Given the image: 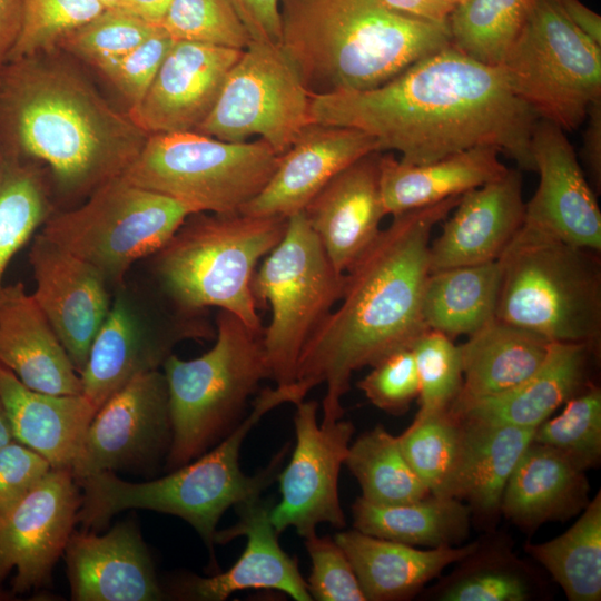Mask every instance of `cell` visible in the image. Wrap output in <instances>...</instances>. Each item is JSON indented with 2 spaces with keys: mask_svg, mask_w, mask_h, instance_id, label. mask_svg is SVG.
I'll list each match as a JSON object with an SVG mask.
<instances>
[{
  "mask_svg": "<svg viewBox=\"0 0 601 601\" xmlns=\"http://www.w3.org/2000/svg\"><path fill=\"white\" fill-rule=\"evenodd\" d=\"M311 118L364 131L380 152L397 151L406 164L489 146L534 170L531 136L540 118L513 92L500 66L453 43L373 89L312 93Z\"/></svg>",
  "mask_w": 601,
  "mask_h": 601,
  "instance_id": "obj_1",
  "label": "cell"
},
{
  "mask_svg": "<svg viewBox=\"0 0 601 601\" xmlns=\"http://www.w3.org/2000/svg\"><path fill=\"white\" fill-rule=\"evenodd\" d=\"M460 196L393 216L385 229L345 272L339 304L304 345L295 378V404L325 385L322 424L344 414L342 398L354 371L411 347L427 327L423 297L430 275L431 236Z\"/></svg>",
  "mask_w": 601,
  "mask_h": 601,
  "instance_id": "obj_2",
  "label": "cell"
},
{
  "mask_svg": "<svg viewBox=\"0 0 601 601\" xmlns=\"http://www.w3.org/2000/svg\"><path fill=\"white\" fill-rule=\"evenodd\" d=\"M0 80L20 149L46 162L66 195H90L121 176L148 135L75 69L37 57L12 61Z\"/></svg>",
  "mask_w": 601,
  "mask_h": 601,
  "instance_id": "obj_3",
  "label": "cell"
},
{
  "mask_svg": "<svg viewBox=\"0 0 601 601\" xmlns=\"http://www.w3.org/2000/svg\"><path fill=\"white\" fill-rule=\"evenodd\" d=\"M280 47L312 93L363 91L452 43L449 22L383 0H280Z\"/></svg>",
  "mask_w": 601,
  "mask_h": 601,
  "instance_id": "obj_4",
  "label": "cell"
},
{
  "mask_svg": "<svg viewBox=\"0 0 601 601\" xmlns=\"http://www.w3.org/2000/svg\"><path fill=\"white\" fill-rule=\"evenodd\" d=\"M287 224L283 216L189 215L152 255L162 292L185 314L218 307L263 331L252 282L258 260L283 239Z\"/></svg>",
  "mask_w": 601,
  "mask_h": 601,
  "instance_id": "obj_5",
  "label": "cell"
},
{
  "mask_svg": "<svg viewBox=\"0 0 601 601\" xmlns=\"http://www.w3.org/2000/svg\"><path fill=\"white\" fill-rule=\"evenodd\" d=\"M495 317L550 342L601 339L600 253L522 226L500 258Z\"/></svg>",
  "mask_w": 601,
  "mask_h": 601,
  "instance_id": "obj_6",
  "label": "cell"
},
{
  "mask_svg": "<svg viewBox=\"0 0 601 601\" xmlns=\"http://www.w3.org/2000/svg\"><path fill=\"white\" fill-rule=\"evenodd\" d=\"M216 342L199 357L171 354L162 364L168 390L171 441L167 467L178 469L204 454L238 424L247 400L269 370L263 331L219 309Z\"/></svg>",
  "mask_w": 601,
  "mask_h": 601,
  "instance_id": "obj_7",
  "label": "cell"
},
{
  "mask_svg": "<svg viewBox=\"0 0 601 601\" xmlns=\"http://www.w3.org/2000/svg\"><path fill=\"white\" fill-rule=\"evenodd\" d=\"M280 155L265 140L231 142L197 131L149 135L122 174L194 214H236L268 183Z\"/></svg>",
  "mask_w": 601,
  "mask_h": 601,
  "instance_id": "obj_8",
  "label": "cell"
},
{
  "mask_svg": "<svg viewBox=\"0 0 601 601\" xmlns=\"http://www.w3.org/2000/svg\"><path fill=\"white\" fill-rule=\"evenodd\" d=\"M191 214L181 203L121 175L93 190L83 205L48 218L41 233L117 289L129 268L158 252Z\"/></svg>",
  "mask_w": 601,
  "mask_h": 601,
  "instance_id": "obj_9",
  "label": "cell"
},
{
  "mask_svg": "<svg viewBox=\"0 0 601 601\" xmlns=\"http://www.w3.org/2000/svg\"><path fill=\"white\" fill-rule=\"evenodd\" d=\"M345 273L329 260L303 211L288 217L283 239L268 254L252 289L256 303H268L272 317L263 329L269 378L292 384L309 336L341 299Z\"/></svg>",
  "mask_w": 601,
  "mask_h": 601,
  "instance_id": "obj_10",
  "label": "cell"
},
{
  "mask_svg": "<svg viewBox=\"0 0 601 601\" xmlns=\"http://www.w3.org/2000/svg\"><path fill=\"white\" fill-rule=\"evenodd\" d=\"M500 67L513 92L564 131L577 129L601 99V46L551 0H538Z\"/></svg>",
  "mask_w": 601,
  "mask_h": 601,
  "instance_id": "obj_11",
  "label": "cell"
},
{
  "mask_svg": "<svg viewBox=\"0 0 601 601\" xmlns=\"http://www.w3.org/2000/svg\"><path fill=\"white\" fill-rule=\"evenodd\" d=\"M312 92L280 46L250 41L195 131L224 141L253 136L283 155L312 122Z\"/></svg>",
  "mask_w": 601,
  "mask_h": 601,
  "instance_id": "obj_12",
  "label": "cell"
},
{
  "mask_svg": "<svg viewBox=\"0 0 601 601\" xmlns=\"http://www.w3.org/2000/svg\"><path fill=\"white\" fill-rule=\"evenodd\" d=\"M205 328L196 315L147 311L124 284L90 346L81 394L98 410L130 380L162 366L178 342L208 337Z\"/></svg>",
  "mask_w": 601,
  "mask_h": 601,
  "instance_id": "obj_13",
  "label": "cell"
},
{
  "mask_svg": "<svg viewBox=\"0 0 601 601\" xmlns=\"http://www.w3.org/2000/svg\"><path fill=\"white\" fill-rule=\"evenodd\" d=\"M295 405L296 443L289 463L278 475L280 501L272 506L269 516L279 534L292 526L305 539L316 533L321 523L338 529L346 525L338 476L355 428L342 418L318 424L314 400Z\"/></svg>",
  "mask_w": 601,
  "mask_h": 601,
  "instance_id": "obj_14",
  "label": "cell"
},
{
  "mask_svg": "<svg viewBox=\"0 0 601 601\" xmlns=\"http://www.w3.org/2000/svg\"><path fill=\"white\" fill-rule=\"evenodd\" d=\"M171 441L168 390L159 370L142 373L96 411L71 466L76 481L101 472L145 466Z\"/></svg>",
  "mask_w": 601,
  "mask_h": 601,
  "instance_id": "obj_15",
  "label": "cell"
},
{
  "mask_svg": "<svg viewBox=\"0 0 601 601\" xmlns=\"http://www.w3.org/2000/svg\"><path fill=\"white\" fill-rule=\"evenodd\" d=\"M81 502L70 469H50L0 515V583L14 571L13 593L49 582L77 523Z\"/></svg>",
  "mask_w": 601,
  "mask_h": 601,
  "instance_id": "obj_16",
  "label": "cell"
},
{
  "mask_svg": "<svg viewBox=\"0 0 601 601\" xmlns=\"http://www.w3.org/2000/svg\"><path fill=\"white\" fill-rule=\"evenodd\" d=\"M539 186L525 203L524 226L575 247L601 252V211L564 130L539 119L531 136Z\"/></svg>",
  "mask_w": 601,
  "mask_h": 601,
  "instance_id": "obj_17",
  "label": "cell"
},
{
  "mask_svg": "<svg viewBox=\"0 0 601 601\" xmlns=\"http://www.w3.org/2000/svg\"><path fill=\"white\" fill-rule=\"evenodd\" d=\"M29 259L36 280L32 296L80 375L110 308V287L95 267L42 233L35 237Z\"/></svg>",
  "mask_w": 601,
  "mask_h": 601,
  "instance_id": "obj_18",
  "label": "cell"
},
{
  "mask_svg": "<svg viewBox=\"0 0 601 601\" xmlns=\"http://www.w3.org/2000/svg\"><path fill=\"white\" fill-rule=\"evenodd\" d=\"M243 50L175 41L142 99L128 116L148 136L191 131L207 118Z\"/></svg>",
  "mask_w": 601,
  "mask_h": 601,
  "instance_id": "obj_19",
  "label": "cell"
},
{
  "mask_svg": "<svg viewBox=\"0 0 601 601\" xmlns=\"http://www.w3.org/2000/svg\"><path fill=\"white\" fill-rule=\"evenodd\" d=\"M272 501L260 497L236 506L238 522L217 531L215 543H227L236 536H246V546L239 559L224 572L203 578L181 579L175 591L186 600L223 601L236 591L247 589L277 590L296 601L313 600L298 563L279 545V533L270 521Z\"/></svg>",
  "mask_w": 601,
  "mask_h": 601,
  "instance_id": "obj_20",
  "label": "cell"
},
{
  "mask_svg": "<svg viewBox=\"0 0 601 601\" xmlns=\"http://www.w3.org/2000/svg\"><path fill=\"white\" fill-rule=\"evenodd\" d=\"M377 150L376 140L355 128L311 124L280 155L265 187L239 213L289 217L300 213L344 168Z\"/></svg>",
  "mask_w": 601,
  "mask_h": 601,
  "instance_id": "obj_21",
  "label": "cell"
},
{
  "mask_svg": "<svg viewBox=\"0 0 601 601\" xmlns=\"http://www.w3.org/2000/svg\"><path fill=\"white\" fill-rule=\"evenodd\" d=\"M63 555L75 601H158L165 597L132 522L117 523L101 535L73 530Z\"/></svg>",
  "mask_w": 601,
  "mask_h": 601,
  "instance_id": "obj_22",
  "label": "cell"
},
{
  "mask_svg": "<svg viewBox=\"0 0 601 601\" xmlns=\"http://www.w3.org/2000/svg\"><path fill=\"white\" fill-rule=\"evenodd\" d=\"M430 245V273L499 260L524 224L518 170L464 193Z\"/></svg>",
  "mask_w": 601,
  "mask_h": 601,
  "instance_id": "obj_23",
  "label": "cell"
},
{
  "mask_svg": "<svg viewBox=\"0 0 601 601\" xmlns=\"http://www.w3.org/2000/svg\"><path fill=\"white\" fill-rule=\"evenodd\" d=\"M380 151L333 177L303 210L334 267L345 273L370 247L386 216L380 187Z\"/></svg>",
  "mask_w": 601,
  "mask_h": 601,
  "instance_id": "obj_24",
  "label": "cell"
},
{
  "mask_svg": "<svg viewBox=\"0 0 601 601\" xmlns=\"http://www.w3.org/2000/svg\"><path fill=\"white\" fill-rule=\"evenodd\" d=\"M0 364L33 391L81 394L79 373L22 283L3 287L0 294Z\"/></svg>",
  "mask_w": 601,
  "mask_h": 601,
  "instance_id": "obj_25",
  "label": "cell"
},
{
  "mask_svg": "<svg viewBox=\"0 0 601 601\" xmlns=\"http://www.w3.org/2000/svg\"><path fill=\"white\" fill-rule=\"evenodd\" d=\"M599 351L578 343H555L541 366L511 390L461 405L464 417L491 424L536 428L591 382L590 367Z\"/></svg>",
  "mask_w": 601,
  "mask_h": 601,
  "instance_id": "obj_26",
  "label": "cell"
},
{
  "mask_svg": "<svg viewBox=\"0 0 601 601\" xmlns=\"http://www.w3.org/2000/svg\"><path fill=\"white\" fill-rule=\"evenodd\" d=\"M589 493L587 471L532 440L505 485L501 514L522 532L533 533L548 522L579 515Z\"/></svg>",
  "mask_w": 601,
  "mask_h": 601,
  "instance_id": "obj_27",
  "label": "cell"
},
{
  "mask_svg": "<svg viewBox=\"0 0 601 601\" xmlns=\"http://www.w3.org/2000/svg\"><path fill=\"white\" fill-rule=\"evenodd\" d=\"M0 401L14 441L52 469H70L97 408L82 395L33 391L0 364Z\"/></svg>",
  "mask_w": 601,
  "mask_h": 601,
  "instance_id": "obj_28",
  "label": "cell"
},
{
  "mask_svg": "<svg viewBox=\"0 0 601 601\" xmlns=\"http://www.w3.org/2000/svg\"><path fill=\"white\" fill-rule=\"evenodd\" d=\"M334 540L351 561L366 601L412 599L477 544L476 540L457 546L418 549L356 529L338 532Z\"/></svg>",
  "mask_w": 601,
  "mask_h": 601,
  "instance_id": "obj_29",
  "label": "cell"
},
{
  "mask_svg": "<svg viewBox=\"0 0 601 601\" xmlns=\"http://www.w3.org/2000/svg\"><path fill=\"white\" fill-rule=\"evenodd\" d=\"M493 147L470 148L426 164H406L380 156V187L386 215L426 207L477 188L509 168Z\"/></svg>",
  "mask_w": 601,
  "mask_h": 601,
  "instance_id": "obj_30",
  "label": "cell"
},
{
  "mask_svg": "<svg viewBox=\"0 0 601 601\" xmlns=\"http://www.w3.org/2000/svg\"><path fill=\"white\" fill-rule=\"evenodd\" d=\"M461 417L464 451L454 497L469 506L472 522L492 532L502 515L505 485L535 428Z\"/></svg>",
  "mask_w": 601,
  "mask_h": 601,
  "instance_id": "obj_31",
  "label": "cell"
},
{
  "mask_svg": "<svg viewBox=\"0 0 601 601\" xmlns=\"http://www.w3.org/2000/svg\"><path fill=\"white\" fill-rule=\"evenodd\" d=\"M551 343L532 331L491 319L459 345L463 383L452 404L494 396L519 385L541 366Z\"/></svg>",
  "mask_w": 601,
  "mask_h": 601,
  "instance_id": "obj_32",
  "label": "cell"
},
{
  "mask_svg": "<svg viewBox=\"0 0 601 601\" xmlns=\"http://www.w3.org/2000/svg\"><path fill=\"white\" fill-rule=\"evenodd\" d=\"M477 544L454 569L423 590L428 601H531L544 597L539 572L514 551L509 536L495 534Z\"/></svg>",
  "mask_w": 601,
  "mask_h": 601,
  "instance_id": "obj_33",
  "label": "cell"
},
{
  "mask_svg": "<svg viewBox=\"0 0 601 601\" xmlns=\"http://www.w3.org/2000/svg\"><path fill=\"white\" fill-rule=\"evenodd\" d=\"M352 516L354 529L365 534L426 549L461 545L472 525L464 502L432 494L397 504H376L359 496Z\"/></svg>",
  "mask_w": 601,
  "mask_h": 601,
  "instance_id": "obj_34",
  "label": "cell"
},
{
  "mask_svg": "<svg viewBox=\"0 0 601 601\" xmlns=\"http://www.w3.org/2000/svg\"><path fill=\"white\" fill-rule=\"evenodd\" d=\"M500 283V259L431 272L423 297L426 327L452 339L473 334L495 318Z\"/></svg>",
  "mask_w": 601,
  "mask_h": 601,
  "instance_id": "obj_35",
  "label": "cell"
},
{
  "mask_svg": "<svg viewBox=\"0 0 601 601\" xmlns=\"http://www.w3.org/2000/svg\"><path fill=\"white\" fill-rule=\"evenodd\" d=\"M524 552L543 566L569 601L601 600V491L562 534Z\"/></svg>",
  "mask_w": 601,
  "mask_h": 601,
  "instance_id": "obj_36",
  "label": "cell"
},
{
  "mask_svg": "<svg viewBox=\"0 0 601 601\" xmlns=\"http://www.w3.org/2000/svg\"><path fill=\"white\" fill-rule=\"evenodd\" d=\"M404 457L430 494L454 497L464 451V426L452 406L416 413L397 436Z\"/></svg>",
  "mask_w": 601,
  "mask_h": 601,
  "instance_id": "obj_37",
  "label": "cell"
},
{
  "mask_svg": "<svg viewBox=\"0 0 601 601\" xmlns=\"http://www.w3.org/2000/svg\"><path fill=\"white\" fill-rule=\"evenodd\" d=\"M344 464L357 480L362 497L368 502L407 503L430 494L404 457L397 436L383 425H376L349 444Z\"/></svg>",
  "mask_w": 601,
  "mask_h": 601,
  "instance_id": "obj_38",
  "label": "cell"
},
{
  "mask_svg": "<svg viewBox=\"0 0 601 601\" xmlns=\"http://www.w3.org/2000/svg\"><path fill=\"white\" fill-rule=\"evenodd\" d=\"M538 0H461L449 18L452 43L472 58L500 66Z\"/></svg>",
  "mask_w": 601,
  "mask_h": 601,
  "instance_id": "obj_39",
  "label": "cell"
},
{
  "mask_svg": "<svg viewBox=\"0 0 601 601\" xmlns=\"http://www.w3.org/2000/svg\"><path fill=\"white\" fill-rule=\"evenodd\" d=\"M48 219V201L39 176L30 168H0V294L4 270L36 229Z\"/></svg>",
  "mask_w": 601,
  "mask_h": 601,
  "instance_id": "obj_40",
  "label": "cell"
},
{
  "mask_svg": "<svg viewBox=\"0 0 601 601\" xmlns=\"http://www.w3.org/2000/svg\"><path fill=\"white\" fill-rule=\"evenodd\" d=\"M534 442L548 445L588 471L601 461V390L590 383L564 403L563 411L549 417L533 433Z\"/></svg>",
  "mask_w": 601,
  "mask_h": 601,
  "instance_id": "obj_41",
  "label": "cell"
},
{
  "mask_svg": "<svg viewBox=\"0 0 601 601\" xmlns=\"http://www.w3.org/2000/svg\"><path fill=\"white\" fill-rule=\"evenodd\" d=\"M105 9L98 0H23L20 32L8 60L49 51Z\"/></svg>",
  "mask_w": 601,
  "mask_h": 601,
  "instance_id": "obj_42",
  "label": "cell"
},
{
  "mask_svg": "<svg viewBox=\"0 0 601 601\" xmlns=\"http://www.w3.org/2000/svg\"><path fill=\"white\" fill-rule=\"evenodd\" d=\"M160 27L175 41L239 50L252 41L229 0H173Z\"/></svg>",
  "mask_w": 601,
  "mask_h": 601,
  "instance_id": "obj_43",
  "label": "cell"
},
{
  "mask_svg": "<svg viewBox=\"0 0 601 601\" xmlns=\"http://www.w3.org/2000/svg\"><path fill=\"white\" fill-rule=\"evenodd\" d=\"M159 28L128 10L106 8L92 20L68 35L60 46L96 67L126 55Z\"/></svg>",
  "mask_w": 601,
  "mask_h": 601,
  "instance_id": "obj_44",
  "label": "cell"
},
{
  "mask_svg": "<svg viewBox=\"0 0 601 601\" xmlns=\"http://www.w3.org/2000/svg\"><path fill=\"white\" fill-rule=\"evenodd\" d=\"M411 348L420 382V411L451 406L463 383L459 345L443 333L427 328Z\"/></svg>",
  "mask_w": 601,
  "mask_h": 601,
  "instance_id": "obj_45",
  "label": "cell"
},
{
  "mask_svg": "<svg viewBox=\"0 0 601 601\" xmlns=\"http://www.w3.org/2000/svg\"><path fill=\"white\" fill-rule=\"evenodd\" d=\"M357 387L377 408L393 415L404 414L420 393L412 348L397 349L380 359L357 382Z\"/></svg>",
  "mask_w": 601,
  "mask_h": 601,
  "instance_id": "obj_46",
  "label": "cell"
},
{
  "mask_svg": "<svg viewBox=\"0 0 601 601\" xmlns=\"http://www.w3.org/2000/svg\"><path fill=\"white\" fill-rule=\"evenodd\" d=\"M312 561L307 589L318 601H366L357 575L339 544L316 533L305 538Z\"/></svg>",
  "mask_w": 601,
  "mask_h": 601,
  "instance_id": "obj_47",
  "label": "cell"
},
{
  "mask_svg": "<svg viewBox=\"0 0 601 601\" xmlns=\"http://www.w3.org/2000/svg\"><path fill=\"white\" fill-rule=\"evenodd\" d=\"M174 42L175 40L160 27L135 49L121 57L101 62L96 68L132 107L145 96Z\"/></svg>",
  "mask_w": 601,
  "mask_h": 601,
  "instance_id": "obj_48",
  "label": "cell"
},
{
  "mask_svg": "<svg viewBox=\"0 0 601 601\" xmlns=\"http://www.w3.org/2000/svg\"><path fill=\"white\" fill-rule=\"evenodd\" d=\"M50 469L42 456L14 440L0 447V515L19 502Z\"/></svg>",
  "mask_w": 601,
  "mask_h": 601,
  "instance_id": "obj_49",
  "label": "cell"
},
{
  "mask_svg": "<svg viewBox=\"0 0 601 601\" xmlns=\"http://www.w3.org/2000/svg\"><path fill=\"white\" fill-rule=\"evenodd\" d=\"M250 40L280 46V0H229Z\"/></svg>",
  "mask_w": 601,
  "mask_h": 601,
  "instance_id": "obj_50",
  "label": "cell"
},
{
  "mask_svg": "<svg viewBox=\"0 0 601 601\" xmlns=\"http://www.w3.org/2000/svg\"><path fill=\"white\" fill-rule=\"evenodd\" d=\"M588 125L583 135L582 159L594 184L601 187V99L594 101L587 118Z\"/></svg>",
  "mask_w": 601,
  "mask_h": 601,
  "instance_id": "obj_51",
  "label": "cell"
},
{
  "mask_svg": "<svg viewBox=\"0 0 601 601\" xmlns=\"http://www.w3.org/2000/svg\"><path fill=\"white\" fill-rule=\"evenodd\" d=\"M392 10L413 18L449 22V18L455 9L456 0H383Z\"/></svg>",
  "mask_w": 601,
  "mask_h": 601,
  "instance_id": "obj_52",
  "label": "cell"
},
{
  "mask_svg": "<svg viewBox=\"0 0 601 601\" xmlns=\"http://www.w3.org/2000/svg\"><path fill=\"white\" fill-rule=\"evenodd\" d=\"M560 12L584 35L601 46V17L580 0H551Z\"/></svg>",
  "mask_w": 601,
  "mask_h": 601,
  "instance_id": "obj_53",
  "label": "cell"
},
{
  "mask_svg": "<svg viewBox=\"0 0 601 601\" xmlns=\"http://www.w3.org/2000/svg\"><path fill=\"white\" fill-rule=\"evenodd\" d=\"M23 0H0V65L9 58L21 28Z\"/></svg>",
  "mask_w": 601,
  "mask_h": 601,
  "instance_id": "obj_54",
  "label": "cell"
},
{
  "mask_svg": "<svg viewBox=\"0 0 601 601\" xmlns=\"http://www.w3.org/2000/svg\"><path fill=\"white\" fill-rule=\"evenodd\" d=\"M173 0H127V10L148 23L160 27Z\"/></svg>",
  "mask_w": 601,
  "mask_h": 601,
  "instance_id": "obj_55",
  "label": "cell"
},
{
  "mask_svg": "<svg viewBox=\"0 0 601 601\" xmlns=\"http://www.w3.org/2000/svg\"><path fill=\"white\" fill-rule=\"evenodd\" d=\"M13 435L3 405L0 401V447L12 442Z\"/></svg>",
  "mask_w": 601,
  "mask_h": 601,
  "instance_id": "obj_56",
  "label": "cell"
},
{
  "mask_svg": "<svg viewBox=\"0 0 601 601\" xmlns=\"http://www.w3.org/2000/svg\"><path fill=\"white\" fill-rule=\"evenodd\" d=\"M106 8H117L127 10V0H98Z\"/></svg>",
  "mask_w": 601,
  "mask_h": 601,
  "instance_id": "obj_57",
  "label": "cell"
},
{
  "mask_svg": "<svg viewBox=\"0 0 601 601\" xmlns=\"http://www.w3.org/2000/svg\"><path fill=\"white\" fill-rule=\"evenodd\" d=\"M456 1H459V2H460L461 0H456Z\"/></svg>",
  "mask_w": 601,
  "mask_h": 601,
  "instance_id": "obj_58",
  "label": "cell"
}]
</instances>
